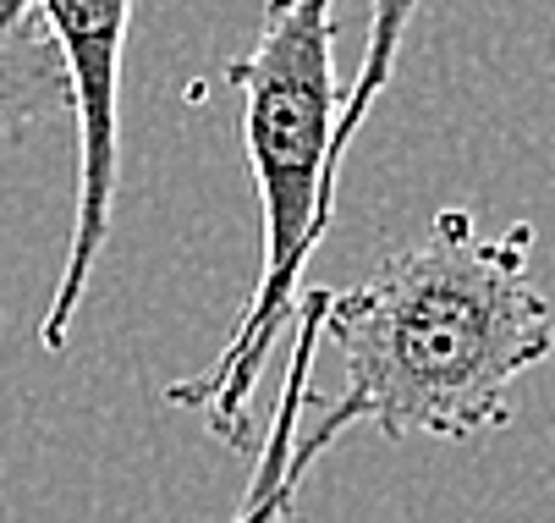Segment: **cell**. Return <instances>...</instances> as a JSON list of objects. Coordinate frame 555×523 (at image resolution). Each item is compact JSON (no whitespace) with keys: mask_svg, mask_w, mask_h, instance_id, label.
I'll use <instances>...</instances> for the list:
<instances>
[{"mask_svg":"<svg viewBox=\"0 0 555 523\" xmlns=\"http://www.w3.org/2000/svg\"><path fill=\"white\" fill-rule=\"evenodd\" d=\"M424 0H369V34H363V61H358V78L341 94V116H336V166L347 161V149L358 138V127L369 122L374 100L390 89V72L396 55H402V39L413 28Z\"/></svg>","mask_w":555,"mask_h":523,"instance_id":"8992f818","label":"cell"},{"mask_svg":"<svg viewBox=\"0 0 555 523\" xmlns=\"http://www.w3.org/2000/svg\"><path fill=\"white\" fill-rule=\"evenodd\" d=\"M243 94V155L264 209V265L204 375L166 386L171 408H204L225 446L248 452V408L275 336L292 326L302 270L336 215V0H264L254 44L225 66Z\"/></svg>","mask_w":555,"mask_h":523,"instance_id":"7a4b0ae2","label":"cell"},{"mask_svg":"<svg viewBox=\"0 0 555 523\" xmlns=\"http://www.w3.org/2000/svg\"><path fill=\"white\" fill-rule=\"evenodd\" d=\"M66 89L77 111V204H72V238L66 265L50 292V315L39 326V342L50 353L66 347L72 320L83 309V292L94 281V265L105 254L111 220H116V182H121V61H127V28L132 0H34Z\"/></svg>","mask_w":555,"mask_h":523,"instance_id":"3957f363","label":"cell"},{"mask_svg":"<svg viewBox=\"0 0 555 523\" xmlns=\"http://www.w3.org/2000/svg\"><path fill=\"white\" fill-rule=\"evenodd\" d=\"M320 315H325V286H308L297 292V347H292V369H286V386H281V403H275V419L259 441V469H254V485L236 507L231 523H286L297 512V490L308 480V469L320 463L325 452L313 446L308 435L297 441V419L313 397V358H320Z\"/></svg>","mask_w":555,"mask_h":523,"instance_id":"277c9868","label":"cell"},{"mask_svg":"<svg viewBox=\"0 0 555 523\" xmlns=\"http://www.w3.org/2000/svg\"><path fill=\"white\" fill-rule=\"evenodd\" d=\"M72 105L55 39L34 0H0V149Z\"/></svg>","mask_w":555,"mask_h":523,"instance_id":"5b68a950","label":"cell"},{"mask_svg":"<svg viewBox=\"0 0 555 523\" xmlns=\"http://www.w3.org/2000/svg\"><path fill=\"white\" fill-rule=\"evenodd\" d=\"M320 347L341 358V397L308 441L331 452L352 424L390 441H473L512 419V386L555 347L550 297L533 286V227L479 238L467 209H440L418 248L331 292Z\"/></svg>","mask_w":555,"mask_h":523,"instance_id":"6da1fadb","label":"cell"}]
</instances>
